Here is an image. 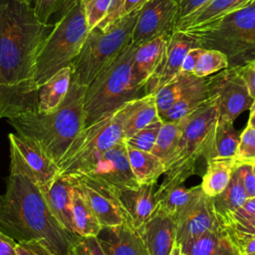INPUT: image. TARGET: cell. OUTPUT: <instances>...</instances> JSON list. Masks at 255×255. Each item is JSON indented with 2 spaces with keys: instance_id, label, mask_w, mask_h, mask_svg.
Returning <instances> with one entry per match:
<instances>
[{
  "instance_id": "obj_1",
  "label": "cell",
  "mask_w": 255,
  "mask_h": 255,
  "mask_svg": "<svg viewBox=\"0 0 255 255\" xmlns=\"http://www.w3.org/2000/svg\"><path fill=\"white\" fill-rule=\"evenodd\" d=\"M53 27L27 0H0V119L38 111L36 59Z\"/></svg>"
},
{
  "instance_id": "obj_2",
  "label": "cell",
  "mask_w": 255,
  "mask_h": 255,
  "mask_svg": "<svg viewBox=\"0 0 255 255\" xmlns=\"http://www.w3.org/2000/svg\"><path fill=\"white\" fill-rule=\"evenodd\" d=\"M0 230L18 241L41 240L55 255H69L79 236L68 232L52 213L43 189L10 153V173L0 194Z\"/></svg>"
},
{
  "instance_id": "obj_3",
  "label": "cell",
  "mask_w": 255,
  "mask_h": 255,
  "mask_svg": "<svg viewBox=\"0 0 255 255\" xmlns=\"http://www.w3.org/2000/svg\"><path fill=\"white\" fill-rule=\"evenodd\" d=\"M85 86L73 77L64 101L49 113L33 112L8 119L16 133L37 144L57 164L86 128Z\"/></svg>"
},
{
  "instance_id": "obj_4",
  "label": "cell",
  "mask_w": 255,
  "mask_h": 255,
  "mask_svg": "<svg viewBox=\"0 0 255 255\" xmlns=\"http://www.w3.org/2000/svg\"><path fill=\"white\" fill-rule=\"evenodd\" d=\"M218 105L214 96L194 112L181 119L180 136L176 149L165 164L164 179L160 185H178L195 173L200 158L211 157Z\"/></svg>"
},
{
  "instance_id": "obj_5",
  "label": "cell",
  "mask_w": 255,
  "mask_h": 255,
  "mask_svg": "<svg viewBox=\"0 0 255 255\" xmlns=\"http://www.w3.org/2000/svg\"><path fill=\"white\" fill-rule=\"evenodd\" d=\"M196 46L222 52L228 68L255 61V0L216 20L185 30Z\"/></svg>"
},
{
  "instance_id": "obj_6",
  "label": "cell",
  "mask_w": 255,
  "mask_h": 255,
  "mask_svg": "<svg viewBox=\"0 0 255 255\" xmlns=\"http://www.w3.org/2000/svg\"><path fill=\"white\" fill-rule=\"evenodd\" d=\"M136 45L130 43L123 53L86 88L84 111L86 127L99 121L128 102L146 95L145 87L132 74Z\"/></svg>"
},
{
  "instance_id": "obj_7",
  "label": "cell",
  "mask_w": 255,
  "mask_h": 255,
  "mask_svg": "<svg viewBox=\"0 0 255 255\" xmlns=\"http://www.w3.org/2000/svg\"><path fill=\"white\" fill-rule=\"evenodd\" d=\"M89 31L83 0H73L60 14L37 55L35 80L38 89L59 71L72 65Z\"/></svg>"
},
{
  "instance_id": "obj_8",
  "label": "cell",
  "mask_w": 255,
  "mask_h": 255,
  "mask_svg": "<svg viewBox=\"0 0 255 255\" xmlns=\"http://www.w3.org/2000/svg\"><path fill=\"white\" fill-rule=\"evenodd\" d=\"M139 10L122 16L106 29L98 26L90 30L84 45L72 63V77L89 86L131 43V36Z\"/></svg>"
},
{
  "instance_id": "obj_9",
  "label": "cell",
  "mask_w": 255,
  "mask_h": 255,
  "mask_svg": "<svg viewBox=\"0 0 255 255\" xmlns=\"http://www.w3.org/2000/svg\"><path fill=\"white\" fill-rule=\"evenodd\" d=\"M123 106L86 127L58 163L60 175L86 173L114 144L124 137Z\"/></svg>"
},
{
  "instance_id": "obj_10",
  "label": "cell",
  "mask_w": 255,
  "mask_h": 255,
  "mask_svg": "<svg viewBox=\"0 0 255 255\" xmlns=\"http://www.w3.org/2000/svg\"><path fill=\"white\" fill-rule=\"evenodd\" d=\"M207 89L218 105V119L234 123L239 115L249 110L253 98L239 72V68H226L207 77Z\"/></svg>"
},
{
  "instance_id": "obj_11",
  "label": "cell",
  "mask_w": 255,
  "mask_h": 255,
  "mask_svg": "<svg viewBox=\"0 0 255 255\" xmlns=\"http://www.w3.org/2000/svg\"><path fill=\"white\" fill-rule=\"evenodd\" d=\"M178 0H148L138 11L131 43L139 46L171 34L177 21Z\"/></svg>"
},
{
  "instance_id": "obj_12",
  "label": "cell",
  "mask_w": 255,
  "mask_h": 255,
  "mask_svg": "<svg viewBox=\"0 0 255 255\" xmlns=\"http://www.w3.org/2000/svg\"><path fill=\"white\" fill-rule=\"evenodd\" d=\"M80 186L98 220L104 228H113L127 222L118 190L88 174L71 175Z\"/></svg>"
},
{
  "instance_id": "obj_13",
  "label": "cell",
  "mask_w": 255,
  "mask_h": 255,
  "mask_svg": "<svg viewBox=\"0 0 255 255\" xmlns=\"http://www.w3.org/2000/svg\"><path fill=\"white\" fill-rule=\"evenodd\" d=\"M84 174L104 181L116 190L139 186L129 164L125 139L120 140L105 151L100 159Z\"/></svg>"
},
{
  "instance_id": "obj_14",
  "label": "cell",
  "mask_w": 255,
  "mask_h": 255,
  "mask_svg": "<svg viewBox=\"0 0 255 255\" xmlns=\"http://www.w3.org/2000/svg\"><path fill=\"white\" fill-rule=\"evenodd\" d=\"M10 153H13L25 171L44 190L59 175V165L37 144L29 139L10 132L8 134Z\"/></svg>"
},
{
  "instance_id": "obj_15",
  "label": "cell",
  "mask_w": 255,
  "mask_h": 255,
  "mask_svg": "<svg viewBox=\"0 0 255 255\" xmlns=\"http://www.w3.org/2000/svg\"><path fill=\"white\" fill-rule=\"evenodd\" d=\"M196 46L191 35L184 31H173L167 38L162 59L146 83V94H154L161 86L181 72L188 51Z\"/></svg>"
},
{
  "instance_id": "obj_16",
  "label": "cell",
  "mask_w": 255,
  "mask_h": 255,
  "mask_svg": "<svg viewBox=\"0 0 255 255\" xmlns=\"http://www.w3.org/2000/svg\"><path fill=\"white\" fill-rule=\"evenodd\" d=\"M176 243L181 244L204 232L221 228L213 211L211 198L203 194L175 221Z\"/></svg>"
},
{
  "instance_id": "obj_17",
  "label": "cell",
  "mask_w": 255,
  "mask_h": 255,
  "mask_svg": "<svg viewBox=\"0 0 255 255\" xmlns=\"http://www.w3.org/2000/svg\"><path fill=\"white\" fill-rule=\"evenodd\" d=\"M155 184H140L134 188L118 190V196L127 222L139 230L157 207Z\"/></svg>"
},
{
  "instance_id": "obj_18",
  "label": "cell",
  "mask_w": 255,
  "mask_h": 255,
  "mask_svg": "<svg viewBox=\"0 0 255 255\" xmlns=\"http://www.w3.org/2000/svg\"><path fill=\"white\" fill-rule=\"evenodd\" d=\"M149 255H170L176 243L175 222L156 207L150 218L137 230Z\"/></svg>"
},
{
  "instance_id": "obj_19",
  "label": "cell",
  "mask_w": 255,
  "mask_h": 255,
  "mask_svg": "<svg viewBox=\"0 0 255 255\" xmlns=\"http://www.w3.org/2000/svg\"><path fill=\"white\" fill-rule=\"evenodd\" d=\"M98 236L106 255H149L138 231L126 222L113 228H104Z\"/></svg>"
},
{
  "instance_id": "obj_20",
  "label": "cell",
  "mask_w": 255,
  "mask_h": 255,
  "mask_svg": "<svg viewBox=\"0 0 255 255\" xmlns=\"http://www.w3.org/2000/svg\"><path fill=\"white\" fill-rule=\"evenodd\" d=\"M73 178L71 175H58L53 182L44 190L48 205L61 225L71 234L76 235L73 210H72V194H73Z\"/></svg>"
},
{
  "instance_id": "obj_21",
  "label": "cell",
  "mask_w": 255,
  "mask_h": 255,
  "mask_svg": "<svg viewBox=\"0 0 255 255\" xmlns=\"http://www.w3.org/2000/svg\"><path fill=\"white\" fill-rule=\"evenodd\" d=\"M203 194L200 185L186 188L182 184L159 185L155 191L157 207L175 221Z\"/></svg>"
},
{
  "instance_id": "obj_22",
  "label": "cell",
  "mask_w": 255,
  "mask_h": 255,
  "mask_svg": "<svg viewBox=\"0 0 255 255\" xmlns=\"http://www.w3.org/2000/svg\"><path fill=\"white\" fill-rule=\"evenodd\" d=\"M124 137L128 138L134 132L159 120L154 94L128 102L123 106Z\"/></svg>"
},
{
  "instance_id": "obj_23",
  "label": "cell",
  "mask_w": 255,
  "mask_h": 255,
  "mask_svg": "<svg viewBox=\"0 0 255 255\" xmlns=\"http://www.w3.org/2000/svg\"><path fill=\"white\" fill-rule=\"evenodd\" d=\"M169 35L170 34L162 35L151 41L136 46L133 56L132 74L138 84L146 87L147 81L152 76L162 59L166 41Z\"/></svg>"
},
{
  "instance_id": "obj_24",
  "label": "cell",
  "mask_w": 255,
  "mask_h": 255,
  "mask_svg": "<svg viewBox=\"0 0 255 255\" xmlns=\"http://www.w3.org/2000/svg\"><path fill=\"white\" fill-rule=\"evenodd\" d=\"M253 0H211L194 13L178 20L174 31H185L216 20L234 10L242 8Z\"/></svg>"
},
{
  "instance_id": "obj_25",
  "label": "cell",
  "mask_w": 255,
  "mask_h": 255,
  "mask_svg": "<svg viewBox=\"0 0 255 255\" xmlns=\"http://www.w3.org/2000/svg\"><path fill=\"white\" fill-rule=\"evenodd\" d=\"M73 178V177H72ZM72 210L75 232L78 236H99L104 227L98 220L80 186L73 179Z\"/></svg>"
},
{
  "instance_id": "obj_26",
  "label": "cell",
  "mask_w": 255,
  "mask_h": 255,
  "mask_svg": "<svg viewBox=\"0 0 255 255\" xmlns=\"http://www.w3.org/2000/svg\"><path fill=\"white\" fill-rule=\"evenodd\" d=\"M72 65L54 75L42 87L38 94V112L49 113L56 110L66 98L72 81Z\"/></svg>"
},
{
  "instance_id": "obj_27",
  "label": "cell",
  "mask_w": 255,
  "mask_h": 255,
  "mask_svg": "<svg viewBox=\"0 0 255 255\" xmlns=\"http://www.w3.org/2000/svg\"><path fill=\"white\" fill-rule=\"evenodd\" d=\"M206 82L207 77L199 78L185 91L177 102L160 117V120L162 122H178L203 105L209 99Z\"/></svg>"
},
{
  "instance_id": "obj_28",
  "label": "cell",
  "mask_w": 255,
  "mask_h": 255,
  "mask_svg": "<svg viewBox=\"0 0 255 255\" xmlns=\"http://www.w3.org/2000/svg\"><path fill=\"white\" fill-rule=\"evenodd\" d=\"M206 164L200 186L204 194L212 198L226 188L237 165L234 158H210Z\"/></svg>"
},
{
  "instance_id": "obj_29",
  "label": "cell",
  "mask_w": 255,
  "mask_h": 255,
  "mask_svg": "<svg viewBox=\"0 0 255 255\" xmlns=\"http://www.w3.org/2000/svg\"><path fill=\"white\" fill-rule=\"evenodd\" d=\"M128 153L131 170L139 185L156 184L159 176L164 174V163L152 152L128 146Z\"/></svg>"
},
{
  "instance_id": "obj_30",
  "label": "cell",
  "mask_w": 255,
  "mask_h": 255,
  "mask_svg": "<svg viewBox=\"0 0 255 255\" xmlns=\"http://www.w3.org/2000/svg\"><path fill=\"white\" fill-rule=\"evenodd\" d=\"M246 199L247 195L236 166L226 188L221 193L211 198L213 211L217 221H220L236 211L242 206Z\"/></svg>"
},
{
  "instance_id": "obj_31",
  "label": "cell",
  "mask_w": 255,
  "mask_h": 255,
  "mask_svg": "<svg viewBox=\"0 0 255 255\" xmlns=\"http://www.w3.org/2000/svg\"><path fill=\"white\" fill-rule=\"evenodd\" d=\"M198 79L199 77H196L192 73L181 71L172 80L156 90L154 97L159 118L164 115Z\"/></svg>"
},
{
  "instance_id": "obj_32",
  "label": "cell",
  "mask_w": 255,
  "mask_h": 255,
  "mask_svg": "<svg viewBox=\"0 0 255 255\" xmlns=\"http://www.w3.org/2000/svg\"><path fill=\"white\" fill-rule=\"evenodd\" d=\"M239 136L233 123L218 119L210 158H234Z\"/></svg>"
},
{
  "instance_id": "obj_33",
  "label": "cell",
  "mask_w": 255,
  "mask_h": 255,
  "mask_svg": "<svg viewBox=\"0 0 255 255\" xmlns=\"http://www.w3.org/2000/svg\"><path fill=\"white\" fill-rule=\"evenodd\" d=\"M180 136L179 122H162L151 152L165 164L173 155Z\"/></svg>"
},
{
  "instance_id": "obj_34",
  "label": "cell",
  "mask_w": 255,
  "mask_h": 255,
  "mask_svg": "<svg viewBox=\"0 0 255 255\" xmlns=\"http://www.w3.org/2000/svg\"><path fill=\"white\" fill-rule=\"evenodd\" d=\"M224 235L225 232L222 228L204 232L179 244L181 253L187 255H214Z\"/></svg>"
},
{
  "instance_id": "obj_35",
  "label": "cell",
  "mask_w": 255,
  "mask_h": 255,
  "mask_svg": "<svg viewBox=\"0 0 255 255\" xmlns=\"http://www.w3.org/2000/svg\"><path fill=\"white\" fill-rule=\"evenodd\" d=\"M232 242L255 236V216L228 215L218 221Z\"/></svg>"
},
{
  "instance_id": "obj_36",
  "label": "cell",
  "mask_w": 255,
  "mask_h": 255,
  "mask_svg": "<svg viewBox=\"0 0 255 255\" xmlns=\"http://www.w3.org/2000/svg\"><path fill=\"white\" fill-rule=\"evenodd\" d=\"M228 68V59L225 54L212 49H203L192 74L199 78L208 77Z\"/></svg>"
},
{
  "instance_id": "obj_37",
  "label": "cell",
  "mask_w": 255,
  "mask_h": 255,
  "mask_svg": "<svg viewBox=\"0 0 255 255\" xmlns=\"http://www.w3.org/2000/svg\"><path fill=\"white\" fill-rule=\"evenodd\" d=\"M161 125L162 121L160 119L149 124L148 126L134 132L129 137L125 138L127 145L134 149L151 152L155 144Z\"/></svg>"
},
{
  "instance_id": "obj_38",
  "label": "cell",
  "mask_w": 255,
  "mask_h": 255,
  "mask_svg": "<svg viewBox=\"0 0 255 255\" xmlns=\"http://www.w3.org/2000/svg\"><path fill=\"white\" fill-rule=\"evenodd\" d=\"M236 165L255 164V128L246 126L239 136L234 156Z\"/></svg>"
},
{
  "instance_id": "obj_39",
  "label": "cell",
  "mask_w": 255,
  "mask_h": 255,
  "mask_svg": "<svg viewBox=\"0 0 255 255\" xmlns=\"http://www.w3.org/2000/svg\"><path fill=\"white\" fill-rule=\"evenodd\" d=\"M31 5L37 18L42 22L48 24L50 19L56 15L61 14L73 0H27Z\"/></svg>"
},
{
  "instance_id": "obj_40",
  "label": "cell",
  "mask_w": 255,
  "mask_h": 255,
  "mask_svg": "<svg viewBox=\"0 0 255 255\" xmlns=\"http://www.w3.org/2000/svg\"><path fill=\"white\" fill-rule=\"evenodd\" d=\"M89 29L97 27L107 16L113 0H83Z\"/></svg>"
},
{
  "instance_id": "obj_41",
  "label": "cell",
  "mask_w": 255,
  "mask_h": 255,
  "mask_svg": "<svg viewBox=\"0 0 255 255\" xmlns=\"http://www.w3.org/2000/svg\"><path fill=\"white\" fill-rule=\"evenodd\" d=\"M71 255H106L98 236H79L72 245Z\"/></svg>"
},
{
  "instance_id": "obj_42",
  "label": "cell",
  "mask_w": 255,
  "mask_h": 255,
  "mask_svg": "<svg viewBox=\"0 0 255 255\" xmlns=\"http://www.w3.org/2000/svg\"><path fill=\"white\" fill-rule=\"evenodd\" d=\"M17 255H55V253L41 240L18 241L16 245Z\"/></svg>"
},
{
  "instance_id": "obj_43",
  "label": "cell",
  "mask_w": 255,
  "mask_h": 255,
  "mask_svg": "<svg viewBox=\"0 0 255 255\" xmlns=\"http://www.w3.org/2000/svg\"><path fill=\"white\" fill-rule=\"evenodd\" d=\"M237 169L240 174L247 198L255 197V172L253 169V164H240L237 165Z\"/></svg>"
},
{
  "instance_id": "obj_44",
  "label": "cell",
  "mask_w": 255,
  "mask_h": 255,
  "mask_svg": "<svg viewBox=\"0 0 255 255\" xmlns=\"http://www.w3.org/2000/svg\"><path fill=\"white\" fill-rule=\"evenodd\" d=\"M210 1L211 0H178L177 21L194 13Z\"/></svg>"
},
{
  "instance_id": "obj_45",
  "label": "cell",
  "mask_w": 255,
  "mask_h": 255,
  "mask_svg": "<svg viewBox=\"0 0 255 255\" xmlns=\"http://www.w3.org/2000/svg\"><path fill=\"white\" fill-rule=\"evenodd\" d=\"M238 68L247 85L250 96L253 98V100H255V61Z\"/></svg>"
},
{
  "instance_id": "obj_46",
  "label": "cell",
  "mask_w": 255,
  "mask_h": 255,
  "mask_svg": "<svg viewBox=\"0 0 255 255\" xmlns=\"http://www.w3.org/2000/svg\"><path fill=\"white\" fill-rule=\"evenodd\" d=\"M124 2H125V0H113L112 6H111L107 16L98 25V27L100 29H103V30L106 29L108 26H110L114 21H116L119 18V13H120V10H121Z\"/></svg>"
},
{
  "instance_id": "obj_47",
  "label": "cell",
  "mask_w": 255,
  "mask_h": 255,
  "mask_svg": "<svg viewBox=\"0 0 255 255\" xmlns=\"http://www.w3.org/2000/svg\"><path fill=\"white\" fill-rule=\"evenodd\" d=\"M202 51H203V48H200V47H194V48L190 49L184 58L181 71L187 72V73H192L193 69L196 65V62H197L198 58L200 57Z\"/></svg>"
},
{
  "instance_id": "obj_48",
  "label": "cell",
  "mask_w": 255,
  "mask_h": 255,
  "mask_svg": "<svg viewBox=\"0 0 255 255\" xmlns=\"http://www.w3.org/2000/svg\"><path fill=\"white\" fill-rule=\"evenodd\" d=\"M17 241L0 230V255H17Z\"/></svg>"
},
{
  "instance_id": "obj_49",
  "label": "cell",
  "mask_w": 255,
  "mask_h": 255,
  "mask_svg": "<svg viewBox=\"0 0 255 255\" xmlns=\"http://www.w3.org/2000/svg\"><path fill=\"white\" fill-rule=\"evenodd\" d=\"M214 255H241V254L237 249V247L234 245V243L230 240V238L225 233Z\"/></svg>"
},
{
  "instance_id": "obj_50",
  "label": "cell",
  "mask_w": 255,
  "mask_h": 255,
  "mask_svg": "<svg viewBox=\"0 0 255 255\" xmlns=\"http://www.w3.org/2000/svg\"><path fill=\"white\" fill-rule=\"evenodd\" d=\"M148 0H125L120 13H119V18L122 16H125L127 14H129L133 11L139 10Z\"/></svg>"
},
{
  "instance_id": "obj_51",
  "label": "cell",
  "mask_w": 255,
  "mask_h": 255,
  "mask_svg": "<svg viewBox=\"0 0 255 255\" xmlns=\"http://www.w3.org/2000/svg\"><path fill=\"white\" fill-rule=\"evenodd\" d=\"M231 214L236 216H255V197L247 198L242 206Z\"/></svg>"
},
{
  "instance_id": "obj_52",
  "label": "cell",
  "mask_w": 255,
  "mask_h": 255,
  "mask_svg": "<svg viewBox=\"0 0 255 255\" xmlns=\"http://www.w3.org/2000/svg\"><path fill=\"white\" fill-rule=\"evenodd\" d=\"M234 245L237 247L241 255H246V254H251L255 253V236L254 237H249L245 238L243 240L233 242Z\"/></svg>"
},
{
  "instance_id": "obj_53",
  "label": "cell",
  "mask_w": 255,
  "mask_h": 255,
  "mask_svg": "<svg viewBox=\"0 0 255 255\" xmlns=\"http://www.w3.org/2000/svg\"><path fill=\"white\" fill-rule=\"evenodd\" d=\"M250 114H249V119L247 122V126L250 128H255V100L253 101L250 109Z\"/></svg>"
},
{
  "instance_id": "obj_54",
  "label": "cell",
  "mask_w": 255,
  "mask_h": 255,
  "mask_svg": "<svg viewBox=\"0 0 255 255\" xmlns=\"http://www.w3.org/2000/svg\"><path fill=\"white\" fill-rule=\"evenodd\" d=\"M170 255H181V248L178 243H175Z\"/></svg>"
},
{
  "instance_id": "obj_55",
  "label": "cell",
  "mask_w": 255,
  "mask_h": 255,
  "mask_svg": "<svg viewBox=\"0 0 255 255\" xmlns=\"http://www.w3.org/2000/svg\"><path fill=\"white\" fill-rule=\"evenodd\" d=\"M253 169H254V172H255V164H253Z\"/></svg>"
},
{
  "instance_id": "obj_56",
  "label": "cell",
  "mask_w": 255,
  "mask_h": 255,
  "mask_svg": "<svg viewBox=\"0 0 255 255\" xmlns=\"http://www.w3.org/2000/svg\"><path fill=\"white\" fill-rule=\"evenodd\" d=\"M246 255H255V253H251V254H246Z\"/></svg>"
},
{
  "instance_id": "obj_57",
  "label": "cell",
  "mask_w": 255,
  "mask_h": 255,
  "mask_svg": "<svg viewBox=\"0 0 255 255\" xmlns=\"http://www.w3.org/2000/svg\"><path fill=\"white\" fill-rule=\"evenodd\" d=\"M181 255H187V254H184V253H181Z\"/></svg>"
},
{
  "instance_id": "obj_58",
  "label": "cell",
  "mask_w": 255,
  "mask_h": 255,
  "mask_svg": "<svg viewBox=\"0 0 255 255\" xmlns=\"http://www.w3.org/2000/svg\"><path fill=\"white\" fill-rule=\"evenodd\" d=\"M69 255H71V254H70V253H69Z\"/></svg>"
}]
</instances>
